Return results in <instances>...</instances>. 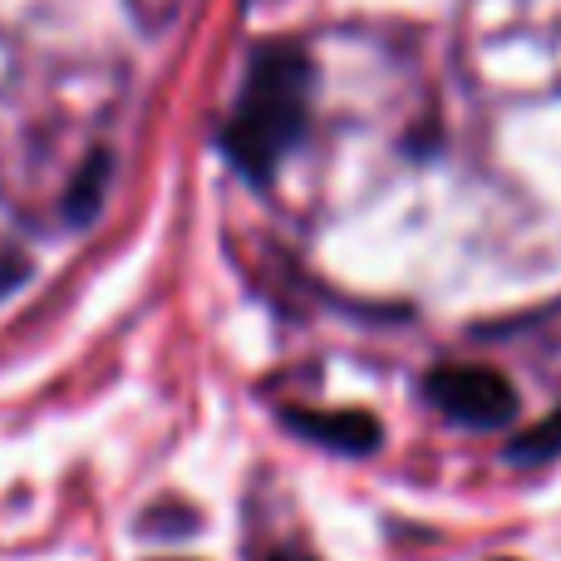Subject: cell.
Listing matches in <instances>:
<instances>
[{
	"label": "cell",
	"mask_w": 561,
	"mask_h": 561,
	"mask_svg": "<svg viewBox=\"0 0 561 561\" xmlns=\"http://www.w3.org/2000/svg\"><path fill=\"white\" fill-rule=\"evenodd\" d=\"M306 59L296 49H276L256 65L252 89L227 128V153L247 178H266L286 158V148L306 128Z\"/></svg>",
	"instance_id": "1"
},
{
	"label": "cell",
	"mask_w": 561,
	"mask_h": 561,
	"mask_svg": "<svg viewBox=\"0 0 561 561\" xmlns=\"http://www.w3.org/2000/svg\"><path fill=\"white\" fill-rule=\"evenodd\" d=\"M424 389L438 414L463 428H503L517 414L513 379L488 365H438Z\"/></svg>",
	"instance_id": "2"
},
{
	"label": "cell",
	"mask_w": 561,
	"mask_h": 561,
	"mask_svg": "<svg viewBox=\"0 0 561 561\" xmlns=\"http://www.w3.org/2000/svg\"><path fill=\"white\" fill-rule=\"evenodd\" d=\"M286 424L296 434L316 438V444L340 448V454H369L379 444V419L359 414V409H335V414H325V409H290Z\"/></svg>",
	"instance_id": "3"
},
{
	"label": "cell",
	"mask_w": 561,
	"mask_h": 561,
	"mask_svg": "<svg viewBox=\"0 0 561 561\" xmlns=\"http://www.w3.org/2000/svg\"><path fill=\"white\" fill-rule=\"evenodd\" d=\"M561 454V409L542 419V424H533L523 438L513 444V463H547V458Z\"/></svg>",
	"instance_id": "4"
},
{
	"label": "cell",
	"mask_w": 561,
	"mask_h": 561,
	"mask_svg": "<svg viewBox=\"0 0 561 561\" xmlns=\"http://www.w3.org/2000/svg\"><path fill=\"white\" fill-rule=\"evenodd\" d=\"M30 280V256L20 252V247L0 242V300L10 296V290H20Z\"/></svg>",
	"instance_id": "5"
},
{
	"label": "cell",
	"mask_w": 561,
	"mask_h": 561,
	"mask_svg": "<svg viewBox=\"0 0 561 561\" xmlns=\"http://www.w3.org/2000/svg\"><path fill=\"white\" fill-rule=\"evenodd\" d=\"M99 187H104V163L89 168V178L79 183V197H69V217H89L99 203Z\"/></svg>",
	"instance_id": "6"
},
{
	"label": "cell",
	"mask_w": 561,
	"mask_h": 561,
	"mask_svg": "<svg viewBox=\"0 0 561 561\" xmlns=\"http://www.w3.org/2000/svg\"><path fill=\"white\" fill-rule=\"evenodd\" d=\"M256 561H316V557H306L300 547H272V552L256 557Z\"/></svg>",
	"instance_id": "7"
}]
</instances>
